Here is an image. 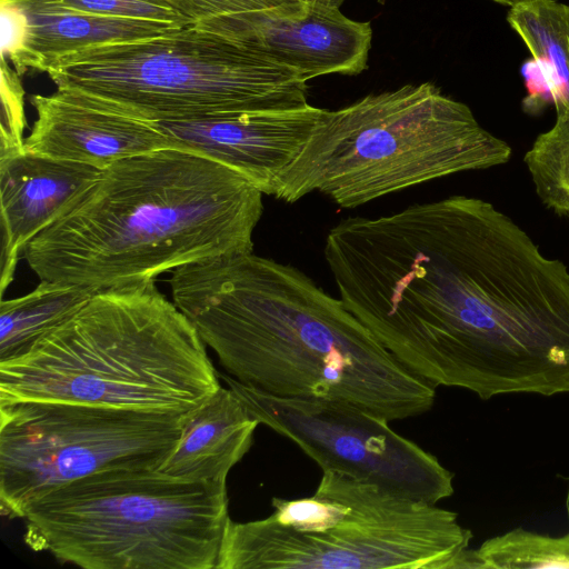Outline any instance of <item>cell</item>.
I'll return each mask as SVG.
<instances>
[{
    "label": "cell",
    "mask_w": 569,
    "mask_h": 569,
    "mask_svg": "<svg viewBox=\"0 0 569 569\" xmlns=\"http://www.w3.org/2000/svg\"><path fill=\"white\" fill-rule=\"evenodd\" d=\"M47 73L57 89L153 122L309 104L296 71L193 24L84 48L52 61Z\"/></svg>",
    "instance_id": "ba28073f"
},
{
    "label": "cell",
    "mask_w": 569,
    "mask_h": 569,
    "mask_svg": "<svg viewBox=\"0 0 569 569\" xmlns=\"http://www.w3.org/2000/svg\"><path fill=\"white\" fill-rule=\"evenodd\" d=\"M204 346L154 281L98 291L27 352L0 361V403L188 413L221 387Z\"/></svg>",
    "instance_id": "277c9868"
},
{
    "label": "cell",
    "mask_w": 569,
    "mask_h": 569,
    "mask_svg": "<svg viewBox=\"0 0 569 569\" xmlns=\"http://www.w3.org/2000/svg\"><path fill=\"white\" fill-rule=\"evenodd\" d=\"M227 485L157 469L109 470L58 487L24 509V542L84 569H216Z\"/></svg>",
    "instance_id": "52a82bcc"
},
{
    "label": "cell",
    "mask_w": 569,
    "mask_h": 569,
    "mask_svg": "<svg viewBox=\"0 0 569 569\" xmlns=\"http://www.w3.org/2000/svg\"><path fill=\"white\" fill-rule=\"evenodd\" d=\"M193 26L290 68L305 81L329 73H361L368 67L372 40L370 22L309 3L302 13L223 16Z\"/></svg>",
    "instance_id": "7c38bea8"
},
{
    "label": "cell",
    "mask_w": 569,
    "mask_h": 569,
    "mask_svg": "<svg viewBox=\"0 0 569 569\" xmlns=\"http://www.w3.org/2000/svg\"><path fill=\"white\" fill-rule=\"evenodd\" d=\"M1 57L21 76L94 46L161 34L177 26L77 11L53 0H0Z\"/></svg>",
    "instance_id": "5bb4252c"
},
{
    "label": "cell",
    "mask_w": 569,
    "mask_h": 569,
    "mask_svg": "<svg viewBox=\"0 0 569 569\" xmlns=\"http://www.w3.org/2000/svg\"><path fill=\"white\" fill-rule=\"evenodd\" d=\"M510 146L470 108L431 82L368 94L323 110L296 160L281 173L277 199L311 192L356 208L435 179L503 164Z\"/></svg>",
    "instance_id": "5b68a950"
},
{
    "label": "cell",
    "mask_w": 569,
    "mask_h": 569,
    "mask_svg": "<svg viewBox=\"0 0 569 569\" xmlns=\"http://www.w3.org/2000/svg\"><path fill=\"white\" fill-rule=\"evenodd\" d=\"M187 23L243 13L296 14L308 9L306 0H167Z\"/></svg>",
    "instance_id": "44dd1931"
},
{
    "label": "cell",
    "mask_w": 569,
    "mask_h": 569,
    "mask_svg": "<svg viewBox=\"0 0 569 569\" xmlns=\"http://www.w3.org/2000/svg\"><path fill=\"white\" fill-rule=\"evenodd\" d=\"M523 160L540 200L558 214L569 217V117L557 116Z\"/></svg>",
    "instance_id": "ffe728a7"
},
{
    "label": "cell",
    "mask_w": 569,
    "mask_h": 569,
    "mask_svg": "<svg viewBox=\"0 0 569 569\" xmlns=\"http://www.w3.org/2000/svg\"><path fill=\"white\" fill-rule=\"evenodd\" d=\"M81 12L113 18L150 20L177 27L187 24L167 0H53Z\"/></svg>",
    "instance_id": "603a6c76"
},
{
    "label": "cell",
    "mask_w": 569,
    "mask_h": 569,
    "mask_svg": "<svg viewBox=\"0 0 569 569\" xmlns=\"http://www.w3.org/2000/svg\"><path fill=\"white\" fill-rule=\"evenodd\" d=\"M100 171L26 148L0 157L1 298L28 243L62 214Z\"/></svg>",
    "instance_id": "9a60e30c"
},
{
    "label": "cell",
    "mask_w": 569,
    "mask_h": 569,
    "mask_svg": "<svg viewBox=\"0 0 569 569\" xmlns=\"http://www.w3.org/2000/svg\"><path fill=\"white\" fill-rule=\"evenodd\" d=\"M259 422L222 386L183 417L179 439L157 470L182 480L227 483L249 451Z\"/></svg>",
    "instance_id": "2e32d148"
},
{
    "label": "cell",
    "mask_w": 569,
    "mask_h": 569,
    "mask_svg": "<svg viewBox=\"0 0 569 569\" xmlns=\"http://www.w3.org/2000/svg\"><path fill=\"white\" fill-rule=\"evenodd\" d=\"M219 376L253 419L295 442L322 471L430 503L452 496L453 472L385 418L346 400L279 397Z\"/></svg>",
    "instance_id": "30bf717a"
},
{
    "label": "cell",
    "mask_w": 569,
    "mask_h": 569,
    "mask_svg": "<svg viewBox=\"0 0 569 569\" xmlns=\"http://www.w3.org/2000/svg\"><path fill=\"white\" fill-rule=\"evenodd\" d=\"M30 102L37 118L24 148L41 156L103 170L127 158L173 148L153 122L99 108L66 90L33 94Z\"/></svg>",
    "instance_id": "4fadbf2b"
},
{
    "label": "cell",
    "mask_w": 569,
    "mask_h": 569,
    "mask_svg": "<svg viewBox=\"0 0 569 569\" xmlns=\"http://www.w3.org/2000/svg\"><path fill=\"white\" fill-rule=\"evenodd\" d=\"M263 193L234 170L174 148L120 160L26 247L39 280L96 291L253 252Z\"/></svg>",
    "instance_id": "3957f363"
},
{
    "label": "cell",
    "mask_w": 569,
    "mask_h": 569,
    "mask_svg": "<svg viewBox=\"0 0 569 569\" xmlns=\"http://www.w3.org/2000/svg\"><path fill=\"white\" fill-rule=\"evenodd\" d=\"M98 291L44 281L0 303V361L27 352L38 340L77 313Z\"/></svg>",
    "instance_id": "e0dca14e"
},
{
    "label": "cell",
    "mask_w": 569,
    "mask_h": 569,
    "mask_svg": "<svg viewBox=\"0 0 569 569\" xmlns=\"http://www.w3.org/2000/svg\"><path fill=\"white\" fill-rule=\"evenodd\" d=\"M169 283L174 305L244 385L279 397L346 400L388 421L433 407L436 388L293 266L251 252L179 267Z\"/></svg>",
    "instance_id": "7a4b0ae2"
},
{
    "label": "cell",
    "mask_w": 569,
    "mask_h": 569,
    "mask_svg": "<svg viewBox=\"0 0 569 569\" xmlns=\"http://www.w3.org/2000/svg\"><path fill=\"white\" fill-rule=\"evenodd\" d=\"M183 415L52 401L0 403V509L22 518L42 495L109 470L158 469Z\"/></svg>",
    "instance_id": "9c48e42d"
},
{
    "label": "cell",
    "mask_w": 569,
    "mask_h": 569,
    "mask_svg": "<svg viewBox=\"0 0 569 569\" xmlns=\"http://www.w3.org/2000/svg\"><path fill=\"white\" fill-rule=\"evenodd\" d=\"M495 2L508 6L510 8H516L525 4H529L539 0H492Z\"/></svg>",
    "instance_id": "d4e9b609"
},
{
    "label": "cell",
    "mask_w": 569,
    "mask_h": 569,
    "mask_svg": "<svg viewBox=\"0 0 569 569\" xmlns=\"http://www.w3.org/2000/svg\"><path fill=\"white\" fill-rule=\"evenodd\" d=\"M567 512L569 519V506ZM476 553L482 569H569V532L553 537L518 527L485 540Z\"/></svg>",
    "instance_id": "d6986e66"
},
{
    "label": "cell",
    "mask_w": 569,
    "mask_h": 569,
    "mask_svg": "<svg viewBox=\"0 0 569 569\" xmlns=\"http://www.w3.org/2000/svg\"><path fill=\"white\" fill-rule=\"evenodd\" d=\"M346 0H306L309 4L320 6L325 8L339 9Z\"/></svg>",
    "instance_id": "cb8c5ba5"
},
{
    "label": "cell",
    "mask_w": 569,
    "mask_h": 569,
    "mask_svg": "<svg viewBox=\"0 0 569 569\" xmlns=\"http://www.w3.org/2000/svg\"><path fill=\"white\" fill-rule=\"evenodd\" d=\"M362 287L379 340L435 388L569 392V270L492 203L413 204L377 240Z\"/></svg>",
    "instance_id": "6da1fadb"
},
{
    "label": "cell",
    "mask_w": 569,
    "mask_h": 569,
    "mask_svg": "<svg viewBox=\"0 0 569 569\" xmlns=\"http://www.w3.org/2000/svg\"><path fill=\"white\" fill-rule=\"evenodd\" d=\"M507 20L543 73L557 116L569 117V6L539 0L511 8Z\"/></svg>",
    "instance_id": "ac0fdd59"
},
{
    "label": "cell",
    "mask_w": 569,
    "mask_h": 569,
    "mask_svg": "<svg viewBox=\"0 0 569 569\" xmlns=\"http://www.w3.org/2000/svg\"><path fill=\"white\" fill-rule=\"evenodd\" d=\"M323 110L308 104L151 122L174 149L226 166L274 197L281 173L299 156Z\"/></svg>",
    "instance_id": "8fae6325"
},
{
    "label": "cell",
    "mask_w": 569,
    "mask_h": 569,
    "mask_svg": "<svg viewBox=\"0 0 569 569\" xmlns=\"http://www.w3.org/2000/svg\"><path fill=\"white\" fill-rule=\"evenodd\" d=\"M0 157L24 150V89L20 74L1 57Z\"/></svg>",
    "instance_id": "7402d4cb"
},
{
    "label": "cell",
    "mask_w": 569,
    "mask_h": 569,
    "mask_svg": "<svg viewBox=\"0 0 569 569\" xmlns=\"http://www.w3.org/2000/svg\"><path fill=\"white\" fill-rule=\"evenodd\" d=\"M228 519L216 569H477L455 511L326 470L311 497Z\"/></svg>",
    "instance_id": "8992f818"
}]
</instances>
